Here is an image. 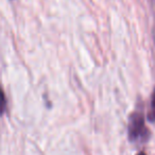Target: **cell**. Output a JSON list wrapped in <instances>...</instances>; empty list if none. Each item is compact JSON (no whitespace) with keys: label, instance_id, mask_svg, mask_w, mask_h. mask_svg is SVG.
<instances>
[{"label":"cell","instance_id":"cell-1","mask_svg":"<svg viewBox=\"0 0 155 155\" xmlns=\"http://www.w3.org/2000/svg\"><path fill=\"white\" fill-rule=\"evenodd\" d=\"M127 135L131 142H146L150 137V131L146 127L142 113L134 112L129 118Z\"/></svg>","mask_w":155,"mask_h":155},{"label":"cell","instance_id":"cell-2","mask_svg":"<svg viewBox=\"0 0 155 155\" xmlns=\"http://www.w3.org/2000/svg\"><path fill=\"white\" fill-rule=\"evenodd\" d=\"M8 103H7V97H5V91L1 86H0V116L5 115L7 112Z\"/></svg>","mask_w":155,"mask_h":155},{"label":"cell","instance_id":"cell-3","mask_svg":"<svg viewBox=\"0 0 155 155\" xmlns=\"http://www.w3.org/2000/svg\"><path fill=\"white\" fill-rule=\"evenodd\" d=\"M148 120L151 122H155V89L153 91L152 99H151V105H150V110L148 114Z\"/></svg>","mask_w":155,"mask_h":155},{"label":"cell","instance_id":"cell-4","mask_svg":"<svg viewBox=\"0 0 155 155\" xmlns=\"http://www.w3.org/2000/svg\"><path fill=\"white\" fill-rule=\"evenodd\" d=\"M137 155H147V154H146L144 152H140L139 154H137Z\"/></svg>","mask_w":155,"mask_h":155}]
</instances>
